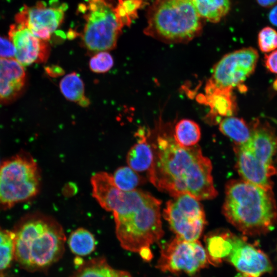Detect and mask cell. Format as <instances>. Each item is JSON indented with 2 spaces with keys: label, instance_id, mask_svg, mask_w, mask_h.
Instances as JSON below:
<instances>
[{
  "label": "cell",
  "instance_id": "obj_30",
  "mask_svg": "<svg viewBox=\"0 0 277 277\" xmlns=\"http://www.w3.org/2000/svg\"><path fill=\"white\" fill-rule=\"evenodd\" d=\"M15 57V49L10 39L0 36V57Z\"/></svg>",
  "mask_w": 277,
  "mask_h": 277
},
{
  "label": "cell",
  "instance_id": "obj_32",
  "mask_svg": "<svg viewBox=\"0 0 277 277\" xmlns=\"http://www.w3.org/2000/svg\"><path fill=\"white\" fill-rule=\"evenodd\" d=\"M46 71L49 75L53 77L61 75L63 72L62 69L57 66L47 67L46 68Z\"/></svg>",
  "mask_w": 277,
  "mask_h": 277
},
{
  "label": "cell",
  "instance_id": "obj_10",
  "mask_svg": "<svg viewBox=\"0 0 277 277\" xmlns=\"http://www.w3.org/2000/svg\"><path fill=\"white\" fill-rule=\"evenodd\" d=\"M205 249L198 241L175 237L161 248L156 267L163 272L196 274L208 264Z\"/></svg>",
  "mask_w": 277,
  "mask_h": 277
},
{
  "label": "cell",
  "instance_id": "obj_2",
  "mask_svg": "<svg viewBox=\"0 0 277 277\" xmlns=\"http://www.w3.org/2000/svg\"><path fill=\"white\" fill-rule=\"evenodd\" d=\"M152 145L154 158L148 178L157 189L173 197L185 193L198 200L216 196L211 161L199 146L183 147L164 135H158Z\"/></svg>",
  "mask_w": 277,
  "mask_h": 277
},
{
  "label": "cell",
  "instance_id": "obj_17",
  "mask_svg": "<svg viewBox=\"0 0 277 277\" xmlns=\"http://www.w3.org/2000/svg\"><path fill=\"white\" fill-rule=\"evenodd\" d=\"M150 131L145 128H139L135 133L136 142L130 148L127 155L129 167L136 172L149 170L154 158L152 144L149 141Z\"/></svg>",
  "mask_w": 277,
  "mask_h": 277
},
{
  "label": "cell",
  "instance_id": "obj_14",
  "mask_svg": "<svg viewBox=\"0 0 277 277\" xmlns=\"http://www.w3.org/2000/svg\"><path fill=\"white\" fill-rule=\"evenodd\" d=\"M9 39L15 49V60L23 66L45 62L50 53L46 41L35 36L26 27L16 24L11 26Z\"/></svg>",
  "mask_w": 277,
  "mask_h": 277
},
{
  "label": "cell",
  "instance_id": "obj_31",
  "mask_svg": "<svg viewBox=\"0 0 277 277\" xmlns=\"http://www.w3.org/2000/svg\"><path fill=\"white\" fill-rule=\"evenodd\" d=\"M264 63L270 72L277 74V49L265 55Z\"/></svg>",
  "mask_w": 277,
  "mask_h": 277
},
{
  "label": "cell",
  "instance_id": "obj_19",
  "mask_svg": "<svg viewBox=\"0 0 277 277\" xmlns=\"http://www.w3.org/2000/svg\"><path fill=\"white\" fill-rule=\"evenodd\" d=\"M70 277H132L127 271L114 269L104 257L83 263Z\"/></svg>",
  "mask_w": 277,
  "mask_h": 277
},
{
  "label": "cell",
  "instance_id": "obj_7",
  "mask_svg": "<svg viewBox=\"0 0 277 277\" xmlns=\"http://www.w3.org/2000/svg\"><path fill=\"white\" fill-rule=\"evenodd\" d=\"M82 45L93 54L114 49L124 25L111 0H88Z\"/></svg>",
  "mask_w": 277,
  "mask_h": 277
},
{
  "label": "cell",
  "instance_id": "obj_27",
  "mask_svg": "<svg viewBox=\"0 0 277 277\" xmlns=\"http://www.w3.org/2000/svg\"><path fill=\"white\" fill-rule=\"evenodd\" d=\"M144 4V0H119L116 10L124 26L131 24L137 16V10Z\"/></svg>",
  "mask_w": 277,
  "mask_h": 277
},
{
  "label": "cell",
  "instance_id": "obj_9",
  "mask_svg": "<svg viewBox=\"0 0 277 277\" xmlns=\"http://www.w3.org/2000/svg\"><path fill=\"white\" fill-rule=\"evenodd\" d=\"M163 216L176 236L187 241L198 240L206 223L201 203L186 193L168 201Z\"/></svg>",
  "mask_w": 277,
  "mask_h": 277
},
{
  "label": "cell",
  "instance_id": "obj_33",
  "mask_svg": "<svg viewBox=\"0 0 277 277\" xmlns=\"http://www.w3.org/2000/svg\"><path fill=\"white\" fill-rule=\"evenodd\" d=\"M271 8L268 14V19L272 25L277 27V5Z\"/></svg>",
  "mask_w": 277,
  "mask_h": 277
},
{
  "label": "cell",
  "instance_id": "obj_12",
  "mask_svg": "<svg viewBox=\"0 0 277 277\" xmlns=\"http://www.w3.org/2000/svg\"><path fill=\"white\" fill-rule=\"evenodd\" d=\"M65 7H48L38 2L32 7L24 6L16 14V24L27 28L35 36L47 42L62 24Z\"/></svg>",
  "mask_w": 277,
  "mask_h": 277
},
{
  "label": "cell",
  "instance_id": "obj_26",
  "mask_svg": "<svg viewBox=\"0 0 277 277\" xmlns=\"http://www.w3.org/2000/svg\"><path fill=\"white\" fill-rule=\"evenodd\" d=\"M15 233L0 229V271L11 263L14 253Z\"/></svg>",
  "mask_w": 277,
  "mask_h": 277
},
{
  "label": "cell",
  "instance_id": "obj_4",
  "mask_svg": "<svg viewBox=\"0 0 277 277\" xmlns=\"http://www.w3.org/2000/svg\"><path fill=\"white\" fill-rule=\"evenodd\" d=\"M66 236L54 219L42 216L24 223L15 233L14 256L25 267H47L64 253Z\"/></svg>",
  "mask_w": 277,
  "mask_h": 277
},
{
  "label": "cell",
  "instance_id": "obj_1",
  "mask_svg": "<svg viewBox=\"0 0 277 277\" xmlns=\"http://www.w3.org/2000/svg\"><path fill=\"white\" fill-rule=\"evenodd\" d=\"M94 197L104 209L112 212L116 235L124 249L139 252L163 236L161 201L149 193L122 191L107 178L96 186Z\"/></svg>",
  "mask_w": 277,
  "mask_h": 277
},
{
  "label": "cell",
  "instance_id": "obj_35",
  "mask_svg": "<svg viewBox=\"0 0 277 277\" xmlns=\"http://www.w3.org/2000/svg\"></svg>",
  "mask_w": 277,
  "mask_h": 277
},
{
  "label": "cell",
  "instance_id": "obj_8",
  "mask_svg": "<svg viewBox=\"0 0 277 277\" xmlns=\"http://www.w3.org/2000/svg\"><path fill=\"white\" fill-rule=\"evenodd\" d=\"M39 173L37 164L28 153L21 152L0 166V203L8 206L36 194Z\"/></svg>",
  "mask_w": 277,
  "mask_h": 277
},
{
  "label": "cell",
  "instance_id": "obj_20",
  "mask_svg": "<svg viewBox=\"0 0 277 277\" xmlns=\"http://www.w3.org/2000/svg\"><path fill=\"white\" fill-rule=\"evenodd\" d=\"M59 87L62 94L67 100L84 107L89 105L90 102L85 95L84 83L77 73L72 72L65 75L61 80Z\"/></svg>",
  "mask_w": 277,
  "mask_h": 277
},
{
  "label": "cell",
  "instance_id": "obj_16",
  "mask_svg": "<svg viewBox=\"0 0 277 277\" xmlns=\"http://www.w3.org/2000/svg\"><path fill=\"white\" fill-rule=\"evenodd\" d=\"M199 102L210 108V117L218 118L232 116L236 109L232 90L216 87L209 80L205 87V94L198 97Z\"/></svg>",
  "mask_w": 277,
  "mask_h": 277
},
{
  "label": "cell",
  "instance_id": "obj_28",
  "mask_svg": "<svg viewBox=\"0 0 277 277\" xmlns=\"http://www.w3.org/2000/svg\"><path fill=\"white\" fill-rule=\"evenodd\" d=\"M114 60L108 51H101L92 54L89 62L91 71L95 73H105L113 66Z\"/></svg>",
  "mask_w": 277,
  "mask_h": 277
},
{
  "label": "cell",
  "instance_id": "obj_5",
  "mask_svg": "<svg viewBox=\"0 0 277 277\" xmlns=\"http://www.w3.org/2000/svg\"><path fill=\"white\" fill-rule=\"evenodd\" d=\"M144 33L167 44L187 43L201 35L204 19L191 0H154Z\"/></svg>",
  "mask_w": 277,
  "mask_h": 277
},
{
  "label": "cell",
  "instance_id": "obj_6",
  "mask_svg": "<svg viewBox=\"0 0 277 277\" xmlns=\"http://www.w3.org/2000/svg\"><path fill=\"white\" fill-rule=\"evenodd\" d=\"M252 127L250 139L234 147L236 168L243 180L271 189L270 177L274 172L272 163L277 148V136L268 124L257 121Z\"/></svg>",
  "mask_w": 277,
  "mask_h": 277
},
{
  "label": "cell",
  "instance_id": "obj_25",
  "mask_svg": "<svg viewBox=\"0 0 277 277\" xmlns=\"http://www.w3.org/2000/svg\"><path fill=\"white\" fill-rule=\"evenodd\" d=\"M112 175L116 187L124 191L136 189L144 182V179L129 166L118 168Z\"/></svg>",
  "mask_w": 277,
  "mask_h": 277
},
{
  "label": "cell",
  "instance_id": "obj_29",
  "mask_svg": "<svg viewBox=\"0 0 277 277\" xmlns=\"http://www.w3.org/2000/svg\"><path fill=\"white\" fill-rule=\"evenodd\" d=\"M258 44L260 51L269 53L277 49V31L270 26L263 28L258 35Z\"/></svg>",
  "mask_w": 277,
  "mask_h": 277
},
{
  "label": "cell",
  "instance_id": "obj_15",
  "mask_svg": "<svg viewBox=\"0 0 277 277\" xmlns=\"http://www.w3.org/2000/svg\"><path fill=\"white\" fill-rule=\"evenodd\" d=\"M26 80L24 68L15 59L0 57V104L17 98L24 90Z\"/></svg>",
  "mask_w": 277,
  "mask_h": 277
},
{
  "label": "cell",
  "instance_id": "obj_13",
  "mask_svg": "<svg viewBox=\"0 0 277 277\" xmlns=\"http://www.w3.org/2000/svg\"><path fill=\"white\" fill-rule=\"evenodd\" d=\"M242 277H261L270 272L272 266L262 251L235 235L232 250L226 260Z\"/></svg>",
  "mask_w": 277,
  "mask_h": 277
},
{
  "label": "cell",
  "instance_id": "obj_34",
  "mask_svg": "<svg viewBox=\"0 0 277 277\" xmlns=\"http://www.w3.org/2000/svg\"><path fill=\"white\" fill-rule=\"evenodd\" d=\"M258 4L263 8H270L277 5V0H256Z\"/></svg>",
  "mask_w": 277,
  "mask_h": 277
},
{
  "label": "cell",
  "instance_id": "obj_22",
  "mask_svg": "<svg viewBox=\"0 0 277 277\" xmlns=\"http://www.w3.org/2000/svg\"><path fill=\"white\" fill-rule=\"evenodd\" d=\"M191 1L200 16L213 23L219 22L230 9V0Z\"/></svg>",
  "mask_w": 277,
  "mask_h": 277
},
{
  "label": "cell",
  "instance_id": "obj_18",
  "mask_svg": "<svg viewBox=\"0 0 277 277\" xmlns=\"http://www.w3.org/2000/svg\"><path fill=\"white\" fill-rule=\"evenodd\" d=\"M234 236L226 231L213 232L206 236L205 250L210 264L217 266L226 261L232 250Z\"/></svg>",
  "mask_w": 277,
  "mask_h": 277
},
{
  "label": "cell",
  "instance_id": "obj_23",
  "mask_svg": "<svg viewBox=\"0 0 277 277\" xmlns=\"http://www.w3.org/2000/svg\"><path fill=\"white\" fill-rule=\"evenodd\" d=\"M173 135V138L179 145L190 147L196 145L200 141L201 129L199 125L193 121L183 119L175 126Z\"/></svg>",
  "mask_w": 277,
  "mask_h": 277
},
{
  "label": "cell",
  "instance_id": "obj_3",
  "mask_svg": "<svg viewBox=\"0 0 277 277\" xmlns=\"http://www.w3.org/2000/svg\"><path fill=\"white\" fill-rule=\"evenodd\" d=\"M222 212L243 234L267 232L275 222L277 210L271 189L244 180H231L226 185Z\"/></svg>",
  "mask_w": 277,
  "mask_h": 277
},
{
  "label": "cell",
  "instance_id": "obj_24",
  "mask_svg": "<svg viewBox=\"0 0 277 277\" xmlns=\"http://www.w3.org/2000/svg\"><path fill=\"white\" fill-rule=\"evenodd\" d=\"M68 244L73 253L84 256L90 254L94 250L95 240L93 235L89 231L80 228L70 234Z\"/></svg>",
  "mask_w": 277,
  "mask_h": 277
},
{
  "label": "cell",
  "instance_id": "obj_11",
  "mask_svg": "<svg viewBox=\"0 0 277 277\" xmlns=\"http://www.w3.org/2000/svg\"><path fill=\"white\" fill-rule=\"evenodd\" d=\"M258 58V51L251 47L227 53L214 65L209 80L217 87L232 90L253 73Z\"/></svg>",
  "mask_w": 277,
  "mask_h": 277
},
{
  "label": "cell",
  "instance_id": "obj_21",
  "mask_svg": "<svg viewBox=\"0 0 277 277\" xmlns=\"http://www.w3.org/2000/svg\"><path fill=\"white\" fill-rule=\"evenodd\" d=\"M219 129L236 146L246 143L252 132V127H250L243 119L232 116L223 118L219 124Z\"/></svg>",
  "mask_w": 277,
  "mask_h": 277
}]
</instances>
